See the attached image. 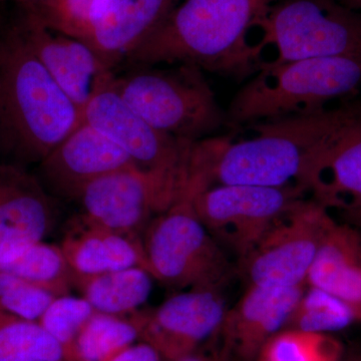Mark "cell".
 Segmentation results:
<instances>
[{
    "mask_svg": "<svg viewBox=\"0 0 361 361\" xmlns=\"http://www.w3.org/2000/svg\"><path fill=\"white\" fill-rule=\"evenodd\" d=\"M360 118L361 102H355L251 123L240 129L248 132L240 139L231 135L195 142L188 187L192 194L222 185L304 190V177L316 159Z\"/></svg>",
    "mask_w": 361,
    "mask_h": 361,
    "instance_id": "6da1fadb",
    "label": "cell"
},
{
    "mask_svg": "<svg viewBox=\"0 0 361 361\" xmlns=\"http://www.w3.org/2000/svg\"><path fill=\"white\" fill-rule=\"evenodd\" d=\"M84 122L16 20L0 30V163L37 166Z\"/></svg>",
    "mask_w": 361,
    "mask_h": 361,
    "instance_id": "7a4b0ae2",
    "label": "cell"
},
{
    "mask_svg": "<svg viewBox=\"0 0 361 361\" xmlns=\"http://www.w3.org/2000/svg\"><path fill=\"white\" fill-rule=\"evenodd\" d=\"M277 0H180L126 58L134 66L193 65L244 78L255 73L244 40L254 21Z\"/></svg>",
    "mask_w": 361,
    "mask_h": 361,
    "instance_id": "3957f363",
    "label": "cell"
},
{
    "mask_svg": "<svg viewBox=\"0 0 361 361\" xmlns=\"http://www.w3.org/2000/svg\"><path fill=\"white\" fill-rule=\"evenodd\" d=\"M254 71L331 56H361V13L339 0H277L247 32Z\"/></svg>",
    "mask_w": 361,
    "mask_h": 361,
    "instance_id": "277c9868",
    "label": "cell"
},
{
    "mask_svg": "<svg viewBox=\"0 0 361 361\" xmlns=\"http://www.w3.org/2000/svg\"><path fill=\"white\" fill-rule=\"evenodd\" d=\"M226 114L232 130L251 123L326 109L361 85V56L303 59L256 71Z\"/></svg>",
    "mask_w": 361,
    "mask_h": 361,
    "instance_id": "5b68a950",
    "label": "cell"
},
{
    "mask_svg": "<svg viewBox=\"0 0 361 361\" xmlns=\"http://www.w3.org/2000/svg\"><path fill=\"white\" fill-rule=\"evenodd\" d=\"M111 87L152 127L178 139L200 141L226 126L225 111L198 66H134L115 75Z\"/></svg>",
    "mask_w": 361,
    "mask_h": 361,
    "instance_id": "8992f818",
    "label": "cell"
},
{
    "mask_svg": "<svg viewBox=\"0 0 361 361\" xmlns=\"http://www.w3.org/2000/svg\"><path fill=\"white\" fill-rule=\"evenodd\" d=\"M142 241L149 274L167 286L221 291L237 271L186 196L151 221Z\"/></svg>",
    "mask_w": 361,
    "mask_h": 361,
    "instance_id": "52a82bcc",
    "label": "cell"
},
{
    "mask_svg": "<svg viewBox=\"0 0 361 361\" xmlns=\"http://www.w3.org/2000/svg\"><path fill=\"white\" fill-rule=\"evenodd\" d=\"M187 185V172L133 166L94 180L75 203L92 222L142 237L154 218L185 196Z\"/></svg>",
    "mask_w": 361,
    "mask_h": 361,
    "instance_id": "ba28073f",
    "label": "cell"
},
{
    "mask_svg": "<svg viewBox=\"0 0 361 361\" xmlns=\"http://www.w3.org/2000/svg\"><path fill=\"white\" fill-rule=\"evenodd\" d=\"M305 193L299 187L222 185L202 190L188 198L207 231L241 260Z\"/></svg>",
    "mask_w": 361,
    "mask_h": 361,
    "instance_id": "9c48e42d",
    "label": "cell"
},
{
    "mask_svg": "<svg viewBox=\"0 0 361 361\" xmlns=\"http://www.w3.org/2000/svg\"><path fill=\"white\" fill-rule=\"evenodd\" d=\"M334 222L329 209L313 199H301L239 260V272L249 285L305 286L323 237Z\"/></svg>",
    "mask_w": 361,
    "mask_h": 361,
    "instance_id": "30bf717a",
    "label": "cell"
},
{
    "mask_svg": "<svg viewBox=\"0 0 361 361\" xmlns=\"http://www.w3.org/2000/svg\"><path fill=\"white\" fill-rule=\"evenodd\" d=\"M82 116L85 123L120 147L137 167L188 173L195 142L152 127L111 85L92 97Z\"/></svg>",
    "mask_w": 361,
    "mask_h": 361,
    "instance_id": "8fae6325",
    "label": "cell"
},
{
    "mask_svg": "<svg viewBox=\"0 0 361 361\" xmlns=\"http://www.w3.org/2000/svg\"><path fill=\"white\" fill-rule=\"evenodd\" d=\"M133 166L120 147L84 121L40 161L35 175L52 198L75 203L94 180Z\"/></svg>",
    "mask_w": 361,
    "mask_h": 361,
    "instance_id": "7c38bea8",
    "label": "cell"
},
{
    "mask_svg": "<svg viewBox=\"0 0 361 361\" xmlns=\"http://www.w3.org/2000/svg\"><path fill=\"white\" fill-rule=\"evenodd\" d=\"M228 308L219 290H187L141 310V337L166 361L197 353L220 329Z\"/></svg>",
    "mask_w": 361,
    "mask_h": 361,
    "instance_id": "4fadbf2b",
    "label": "cell"
},
{
    "mask_svg": "<svg viewBox=\"0 0 361 361\" xmlns=\"http://www.w3.org/2000/svg\"><path fill=\"white\" fill-rule=\"evenodd\" d=\"M16 20L45 70L84 113L92 97L111 85L114 71L89 44L49 30L25 9Z\"/></svg>",
    "mask_w": 361,
    "mask_h": 361,
    "instance_id": "5bb4252c",
    "label": "cell"
},
{
    "mask_svg": "<svg viewBox=\"0 0 361 361\" xmlns=\"http://www.w3.org/2000/svg\"><path fill=\"white\" fill-rule=\"evenodd\" d=\"M306 286L249 285L238 302L226 311L214 336L220 341L216 360L255 361L266 342L284 329Z\"/></svg>",
    "mask_w": 361,
    "mask_h": 361,
    "instance_id": "9a60e30c",
    "label": "cell"
},
{
    "mask_svg": "<svg viewBox=\"0 0 361 361\" xmlns=\"http://www.w3.org/2000/svg\"><path fill=\"white\" fill-rule=\"evenodd\" d=\"M58 202L27 168L0 163V266L47 239L58 220Z\"/></svg>",
    "mask_w": 361,
    "mask_h": 361,
    "instance_id": "2e32d148",
    "label": "cell"
},
{
    "mask_svg": "<svg viewBox=\"0 0 361 361\" xmlns=\"http://www.w3.org/2000/svg\"><path fill=\"white\" fill-rule=\"evenodd\" d=\"M180 0H97L87 44L109 68L125 61Z\"/></svg>",
    "mask_w": 361,
    "mask_h": 361,
    "instance_id": "e0dca14e",
    "label": "cell"
},
{
    "mask_svg": "<svg viewBox=\"0 0 361 361\" xmlns=\"http://www.w3.org/2000/svg\"><path fill=\"white\" fill-rule=\"evenodd\" d=\"M59 245L77 276L129 267H142L149 272L141 236L97 224L80 213L68 220Z\"/></svg>",
    "mask_w": 361,
    "mask_h": 361,
    "instance_id": "ac0fdd59",
    "label": "cell"
},
{
    "mask_svg": "<svg viewBox=\"0 0 361 361\" xmlns=\"http://www.w3.org/2000/svg\"><path fill=\"white\" fill-rule=\"evenodd\" d=\"M313 200L343 211L361 204V118L349 123L320 154L302 182Z\"/></svg>",
    "mask_w": 361,
    "mask_h": 361,
    "instance_id": "d6986e66",
    "label": "cell"
},
{
    "mask_svg": "<svg viewBox=\"0 0 361 361\" xmlns=\"http://www.w3.org/2000/svg\"><path fill=\"white\" fill-rule=\"evenodd\" d=\"M307 286L350 306L361 322V235L336 221L325 233L307 275Z\"/></svg>",
    "mask_w": 361,
    "mask_h": 361,
    "instance_id": "ffe728a7",
    "label": "cell"
},
{
    "mask_svg": "<svg viewBox=\"0 0 361 361\" xmlns=\"http://www.w3.org/2000/svg\"><path fill=\"white\" fill-rule=\"evenodd\" d=\"M154 280L144 268H123L90 276L73 275V289L96 312L130 316L148 300Z\"/></svg>",
    "mask_w": 361,
    "mask_h": 361,
    "instance_id": "44dd1931",
    "label": "cell"
},
{
    "mask_svg": "<svg viewBox=\"0 0 361 361\" xmlns=\"http://www.w3.org/2000/svg\"><path fill=\"white\" fill-rule=\"evenodd\" d=\"M28 283L39 287L54 297L70 295L73 289V274L61 245L39 241L32 244L0 266Z\"/></svg>",
    "mask_w": 361,
    "mask_h": 361,
    "instance_id": "7402d4cb",
    "label": "cell"
},
{
    "mask_svg": "<svg viewBox=\"0 0 361 361\" xmlns=\"http://www.w3.org/2000/svg\"><path fill=\"white\" fill-rule=\"evenodd\" d=\"M141 337V310L130 316L94 312L75 345V361H106Z\"/></svg>",
    "mask_w": 361,
    "mask_h": 361,
    "instance_id": "603a6c76",
    "label": "cell"
},
{
    "mask_svg": "<svg viewBox=\"0 0 361 361\" xmlns=\"http://www.w3.org/2000/svg\"><path fill=\"white\" fill-rule=\"evenodd\" d=\"M0 361H68L39 324L0 311Z\"/></svg>",
    "mask_w": 361,
    "mask_h": 361,
    "instance_id": "cb8c5ba5",
    "label": "cell"
},
{
    "mask_svg": "<svg viewBox=\"0 0 361 361\" xmlns=\"http://www.w3.org/2000/svg\"><path fill=\"white\" fill-rule=\"evenodd\" d=\"M356 322L357 316L348 304L322 289L306 286L284 329L329 334Z\"/></svg>",
    "mask_w": 361,
    "mask_h": 361,
    "instance_id": "d4e9b609",
    "label": "cell"
},
{
    "mask_svg": "<svg viewBox=\"0 0 361 361\" xmlns=\"http://www.w3.org/2000/svg\"><path fill=\"white\" fill-rule=\"evenodd\" d=\"M342 351L329 334L286 329L266 342L255 361H339Z\"/></svg>",
    "mask_w": 361,
    "mask_h": 361,
    "instance_id": "484cf974",
    "label": "cell"
},
{
    "mask_svg": "<svg viewBox=\"0 0 361 361\" xmlns=\"http://www.w3.org/2000/svg\"><path fill=\"white\" fill-rule=\"evenodd\" d=\"M96 311L82 296L56 297L39 320L58 342L68 361H75V345L85 323Z\"/></svg>",
    "mask_w": 361,
    "mask_h": 361,
    "instance_id": "4316f807",
    "label": "cell"
},
{
    "mask_svg": "<svg viewBox=\"0 0 361 361\" xmlns=\"http://www.w3.org/2000/svg\"><path fill=\"white\" fill-rule=\"evenodd\" d=\"M97 0H42L30 8L44 26L87 44Z\"/></svg>",
    "mask_w": 361,
    "mask_h": 361,
    "instance_id": "83f0119b",
    "label": "cell"
},
{
    "mask_svg": "<svg viewBox=\"0 0 361 361\" xmlns=\"http://www.w3.org/2000/svg\"><path fill=\"white\" fill-rule=\"evenodd\" d=\"M56 298L21 278L0 270V311L39 322L49 304Z\"/></svg>",
    "mask_w": 361,
    "mask_h": 361,
    "instance_id": "f1b7e54d",
    "label": "cell"
},
{
    "mask_svg": "<svg viewBox=\"0 0 361 361\" xmlns=\"http://www.w3.org/2000/svg\"><path fill=\"white\" fill-rule=\"evenodd\" d=\"M106 361H166L157 349L145 341H137Z\"/></svg>",
    "mask_w": 361,
    "mask_h": 361,
    "instance_id": "f546056e",
    "label": "cell"
},
{
    "mask_svg": "<svg viewBox=\"0 0 361 361\" xmlns=\"http://www.w3.org/2000/svg\"><path fill=\"white\" fill-rule=\"evenodd\" d=\"M343 215L345 216L349 222L361 226V204L348 209V210L343 211Z\"/></svg>",
    "mask_w": 361,
    "mask_h": 361,
    "instance_id": "4dcf8cb0",
    "label": "cell"
},
{
    "mask_svg": "<svg viewBox=\"0 0 361 361\" xmlns=\"http://www.w3.org/2000/svg\"><path fill=\"white\" fill-rule=\"evenodd\" d=\"M175 361H217L215 360V357H210V356H207L204 355V353H200V350L197 351V353H192V355H189L187 356H184V357L179 358V360Z\"/></svg>",
    "mask_w": 361,
    "mask_h": 361,
    "instance_id": "1f68e13d",
    "label": "cell"
},
{
    "mask_svg": "<svg viewBox=\"0 0 361 361\" xmlns=\"http://www.w3.org/2000/svg\"><path fill=\"white\" fill-rule=\"evenodd\" d=\"M39 1H42V0H0V4H4V2H14V4L20 6V8L26 9L35 6Z\"/></svg>",
    "mask_w": 361,
    "mask_h": 361,
    "instance_id": "d6a6232c",
    "label": "cell"
},
{
    "mask_svg": "<svg viewBox=\"0 0 361 361\" xmlns=\"http://www.w3.org/2000/svg\"><path fill=\"white\" fill-rule=\"evenodd\" d=\"M339 1L361 13V0H339Z\"/></svg>",
    "mask_w": 361,
    "mask_h": 361,
    "instance_id": "836d02e7",
    "label": "cell"
}]
</instances>
